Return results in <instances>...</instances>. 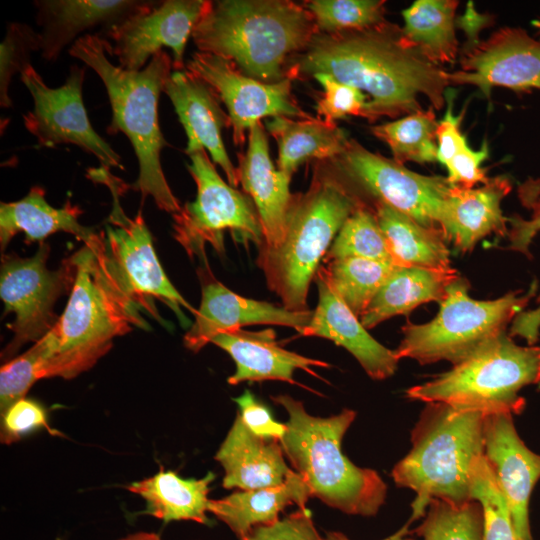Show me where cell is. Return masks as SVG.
Returning <instances> with one entry per match:
<instances>
[{
  "label": "cell",
  "instance_id": "6da1fadb",
  "mask_svg": "<svg viewBox=\"0 0 540 540\" xmlns=\"http://www.w3.org/2000/svg\"><path fill=\"white\" fill-rule=\"evenodd\" d=\"M325 73L368 97L366 119L397 117L421 110L418 96L441 109L449 85L446 71L407 42L397 25L384 22L363 30L318 32L287 68L290 79Z\"/></svg>",
  "mask_w": 540,
  "mask_h": 540
},
{
  "label": "cell",
  "instance_id": "7a4b0ae2",
  "mask_svg": "<svg viewBox=\"0 0 540 540\" xmlns=\"http://www.w3.org/2000/svg\"><path fill=\"white\" fill-rule=\"evenodd\" d=\"M76 272L66 307L52 331L55 347L43 379H72L92 368L115 338L148 322L126 292L106 254L103 231L72 254Z\"/></svg>",
  "mask_w": 540,
  "mask_h": 540
},
{
  "label": "cell",
  "instance_id": "3957f363",
  "mask_svg": "<svg viewBox=\"0 0 540 540\" xmlns=\"http://www.w3.org/2000/svg\"><path fill=\"white\" fill-rule=\"evenodd\" d=\"M319 32L303 4L288 0H218L193 31L198 51L231 61L264 83L287 77L290 60Z\"/></svg>",
  "mask_w": 540,
  "mask_h": 540
},
{
  "label": "cell",
  "instance_id": "277c9868",
  "mask_svg": "<svg viewBox=\"0 0 540 540\" xmlns=\"http://www.w3.org/2000/svg\"><path fill=\"white\" fill-rule=\"evenodd\" d=\"M92 68L102 80L112 109L109 134L123 133L138 160L139 174L132 188L142 198L152 197L156 206L171 215L181 204L173 194L161 166V151L167 142L159 125L158 103L172 73V57L164 50L156 53L141 70L130 71L108 59L106 40L84 34L68 50Z\"/></svg>",
  "mask_w": 540,
  "mask_h": 540
},
{
  "label": "cell",
  "instance_id": "5b68a950",
  "mask_svg": "<svg viewBox=\"0 0 540 540\" xmlns=\"http://www.w3.org/2000/svg\"><path fill=\"white\" fill-rule=\"evenodd\" d=\"M362 204L366 203L327 161H317L308 189L293 195L281 244L258 248L257 265L283 307L309 310L308 292L320 262L346 219Z\"/></svg>",
  "mask_w": 540,
  "mask_h": 540
},
{
  "label": "cell",
  "instance_id": "8992f818",
  "mask_svg": "<svg viewBox=\"0 0 540 540\" xmlns=\"http://www.w3.org/2000/svg\"><path fill=\"white\" fill-rule=\"evenodd\" d=\"M272 400L289 417L280 441L284 454L307 483L312 497L347 514L375 515L385 501L387 486L376 471L352 463L341 447L356 412L345 408L336 415L316 417L289 395L273 396Z\"/></svg>",
  "mask_w": 540,
  "mask_h": 540
},
{
  "label": "cell",
  "instance_id": "52a82bcc",
  "mask_svg": "<svg viewBox=\"0 0 540 540\" xmlns=\"http://www.w3.org/2000/svg\"><path fill=\"white\" fill-rule=\"evenodd\" d=\"M487 415L480 409L427 403L411 432V450L391 472L398 487L416 493L411 523L424 516L433 498L471 500V469L484 454Z\"/></svg>",
  "mask_w": 540,
  "mask_h": 540
},
{
  "label": "cell",
  "instance_id": "ba28073f",
  "mask_svg": "<svg viewBox=\"0 0 540 540\" xmlns=\"http://www.w3.org/2000/svg\"><path fill=\"white\" fill-rule=\"evenodd\" d=\"M540 383V346L517 345L506 333L463 362L431 380L410 387L406 397L445 403L486 413L520 414L525 400L519 391Z\"/></svg>",
  "mask_w": 540,
  "mask_h": 540
},
{
  "label": "cell",
  "instance_id": "9c48e42d",
  "mask_svg": "<svg viewBox=\"0 0 540 540\" xmlns=\"http://www.w3.org/2000/svg\"><path fill=\"white\" fill-rule=\"evenodd\" d=\"M469 287V282L459 276L448 286L431 321L408 322L402 327L403 338L393 350L398 360L409 358L421 365L444 360L453 366L463 362L505 333L535 288L525 295L509 292L494 300H475L468 295Z\"/></svg>",
  "mask_w": 540,
  "mask_h": 540
},
{
  "label": "cell",
  "instance_id": "30bf717a",
  "mask_svg": "<svg viewBox=\"0 0 540 540\" xmlns=\"http://www.w3.org/2000/svg\"><path fill=\"white\" fill-rule=\"evenodd\" d=\"M187 169L196 187V198L172 215L174 238L190 257L204 256L206 244L224 252L226 230L259 247L262 228L255 206L243 191L225 182L206 150L188 155Z\"/></svg>",
  "mask_w": 540,
  "mask_h": 540
},
{
  "label": "cell",
  "instance_id": "8fae6325",
  "mask_svg": "<svg viewBox=\"0 0 540 540\" xmlns=\"http://www.w3.org/2000/svg\"><path fill=\"white\" fill-rule=\"evenodd\" d=\"M49 252V245L42 242L31 257L2 254L0 296L5 314L15 315L8 325L13 337L1 352L4 363L26 343L39 341L53 329L59 319L55 304L62 295L70 293L76 272L73 256L50 270Z\"/></svg>",
  "mask_w": 540,
  "mask_h": 540
},
{
  "label": "cell",
  "instance_id": "7c38bea8",
  "mask_svg": "<svg viewBox=\"0 0 540 540\" xmlns=\"http://www.w3.org/2000/svg\"><path fill=\"white\" fill-rule=\"evenodd\" d=\"M326 161L364 203L382 202L425 227L439 228L441 208L451 189L447 178L413 172L354 139Z\"/></svg>",
  "mask_w": 540,
  "mask_h": 540
},
{
  "label": "cell",
  "instance_id": "4fadbf2b",
  "mask_svg": "<svg viewBox=\"0 0 540 540\" xmlns=\"http://www.w3.org/2000/svg\"><path fill=\"white\" fill-rule=\"evenodd\" d=\"M113 210L103 231L106 254L128 295L146 314L167 326L157 311L155 300L166 304L186 327L189 324L182 308L197 313L168 279L153 246L152 235L141 211L134 218L123 213L118 200V186Z\"/></svg>",
  "mask_w": 540,
  "mask_h": 540
},
{
  "label": "cell",
  "instance_id": "5bb4252c",
  "mask_svg": "<svg viewBox=\"0 0 540 540\" xmlns=\"http://www.w3.org/2000/svg\"><path fill=\"white\" fill-rule=\"evenodd\" d=\"M85 71L72 65L65 83L50 88L32 65L27 67L20 79L33 98V109L23 115L24 126L39 147L75 145L95 156L102 168L123 169L120 155L94 130L88 118L82 98Z\"/></svg>",
  "mask_w": 540,
  "mask_h": 540
},
{
  "label": "cell",
  "instance_id": "9a60e30c",
  "mask_svg": "<svg viewBox=\"0 0 540 540\" xmlns=\"http://www.w3.org/2000/svg\"><path fill=\"white\" fill-rule=\"evenodd\" d=\"M185 69L209 85L226 106L236 146L244 145L246 133L263 118L312 117L295 101L290 78L264 83L245 75L231 61L200 51L190 56Z\"/></svg>",
  "mask_w": 540,
  "mask_h": 540
},
{
  "label": "cell",
  "instance_id": "2e32d148",
  "mask_svg": "<svg viewBox=\"0 0 540 540\" xmlns=\"http://www.w3.org/2000/svg\"><path fill=\"white\" fill-rule=\"evenodd\" d=\"M211 0H164L110 28V56L126 70L138 71L163 47L172 50L174 71L185 70L184 53Z\"/></svg>",
  "mask_w": 540,
  "mask_h": 540
},
{
  "label": "cell",
  "instance_id": "e0dca14e",
  "mask_svg": "<svg viewBox=\"0 0 540 540\" xmlns=\"http://www.w3.org/2000/svg\"><path fill=\"white\" fill-rule=\"evenodd\" d=\"M445 75L449 84L476 86L487 98L493 87L540 90V41L520 28H501L471 47L459 70Z\"/></svg>",
  "mask_w": 540,
  "mask_h": 540
},
{
  "label": "cell",
  "instance_id": "ac0fdd59",
  "mask_svg": "<svg viewBox=\"0 0 540 540\" xmlns=\"http://www.w3.org/2000/svg\"><path fill=\"white\" fill-rule=\"evenodd\" d=\"M484 456L505 495L518 540H533L529 522L532 490L540 479V455L519 437L513 414L490 413L484 426Z\"/></svg>",
  "mask_w": 540,
  "mask_h": 540
},
{
  "label": "cell",
  "instance_id": "d6986e66",
  "mask_svg": "<svg viewBox=\"0 0 540 540\" xmlns=\"http://www.w3.org/2000/svg\"><path fill=\"white\" fill-rule=\"evenodd\" d=\"M312 315V310L291 311L266 301L243 297L221 282L209 279L203 282L200 307L183 342L187 349L199 352L221 333L256 324L290 327L302 335Z\"/></svg>",
  "mask_w": 540,
  "mask_h": 540
},
{
  "label": "cell",
  "instance_id": "ffe728a7",
  "mask_svg": "<svg viewBox=\"0 0 540 540\" xmlns=\"http://www.w3.org/2000/svg\"><path fill=\"white\" fill-rule=\"evenodd\" d=\"M163 92L169 97L187 136L185 153L206 150L219 165L228 183L237 188L238 171L226 151L222 131L231 127L230 118L220 99L203 80L186 69L173 71Z\"/></svg>",
  "mask_w": 540,
  "mask_h": 540
},
{
  "label": "cell",
  "instance_id": "44dd1931",
  "mask_svg": "<svg viewBox=\"0 0 540 540\" xmlns=\"http://www.w3.org/2000/svg\"><path fill=\"white\" fill-rule=\"evenodd\" d=\"M247 148L238 154V179L242 191L257 211L263 235L258 248L275 249L283 239L293 194L291 176L272 162L265 126L258 122L250 128Z\"/></svg>",
  "mask_w": 540,
  "mask_h": 540
},
{
  "label": "cell",
  "instance_id": "7402d4cb",
  "mask_svg": "<svg viewBox=\"0 0 540 540\" xmlns=\"http://www.w3.org/2000/svg\"><path fill=\"white\" fill-rule=\"evenodd\" d=\"M152 0H36V23L41 28V57L54 62L62 51L97 27L104 34L127 18L152 7Z\"/></svg>",
  "mask_w": 540,
  "mask_h": 540
},
{
  "label": "cell",
  "instance_id": "603a6c76",
  "mask_svg": "<svg viewBox=\"0 0 540 540\" xmlns=\"http://www.w3.org/2000/svg\"><path fill=\"white\" fill-rule=\"evenodd\" d=\"M315 280L318 285V304L301 336L322 337L345 348L372 379L384 380L392 376L399 362L394 351L380 344L367 332L360 318L320 274H316Z\"/></svg>",
  "mask_w": 540,
  "mask_h": 540
},
{
  "label": "cell",
  "instance_id": "cb8c5ba5",
  "mask_svg": "<svg viewBox=\"0 0 540 540\" xmlns=\"http://www.w3.org/2000/svg\"><path fill=\"white\" fill-rule=\"evenodd\" d=\"M511 189V181L505 176L489 178L476 188L451 186L438 220L446 239L468 252L491 233L508 235V219L503 216L501 202Z\"/></svg>",
  "mask_w": 540,
  "mask_h": 540
},
{
  "label": "cell",
  "instance_id": "d4e9b609",
  "mask_svg": "<svg viewBox=\"0 0 540 540\" xmlns=\"http://www.w3.org/2000/svg\"><path fill=\"white\" fill-rule=\"evenodd\" d=\"M211 343L227 352L235 362V372L227 379L230 385L265 380L297 384L293 378L297 369L318 377L314 367H330L325 361L284 349L271 328L260 331L232 330L217 335Z\"/></svg>",
  "mask_w": 540,
  "mask_h": 540
},
{
  "label": "cell",
  "instance_id": "484cf974",
  "mask_svg": "<svg viewBox=\"0 0 540 540\" xmlns=\"http://www.w3.org/2000/svg\"><path fill=\"white\" fill-rule=\"evenodd\" d=\"M281 443L255 435L237 416L220 445L215 460L225 471L223 487L254 490L282 485L292 469Z\"/></svg>",
  "mask_w": 540,
  "mask_h": 540
},
{
  "label": "cell",
  "instance_id": "4316f807",
  "mask_svg": "<svg viewBox=\"0 0 540 540\" xmlns=\"http://www.w3.org/2000/svg\"><path fill=\"white\" fill-rule=\"evenodd\" d=\"M311 497L307 483L292 470L282 485L241 490L221 499H210L208 512L225 523L241 539L253 527L279 520V514L290 505L306 508Z\"/></svg>",
  "mask_w": 540,
  "mask_h": 540
},
{
  "label": "cell",
  "instance_id": "83f0119b",
  "mask_svg": "<svg viewBox=\"0 0 540 540\" xmlns=\"http://www.w3.org/2000/svg\"><path fill=\"white\" fill-rule=\"evenodd\" d=\"M81 214L80 207L71 204L70 201L61 208L53 207L45 198V190L40 186H34L18 201L1 202V251L5 250L19 232L24 233L26 243H42L57 232L70 233L84 243L95 232L80 224Z\"/></svg>",
  "mask_w": 540,
  "mask_h": 540
},
{
  "label": "cell",
  "instance_id": "f1b7e54d",
  "mask_svg": "<svg viewBox=\"0 0 540 540\" xmlns=\"http://www.w3.org/2000/svg\"><path fill=\"white\" fill-rule=\"evenodd\" d=\"M458 277L452 267L396 266L360 316V321L366 329H371L396 315L408 314L423 303H440L448 286Z\"/></svg>",
  "mask_w": 540,
  "mask_h": 540
},
{
  "label": "cell",
  "instance_id": "f546056e",
  "mask_svg": "<svg viewBox=\"0 0 540 540\" xmlns=\"http://www.w3.org/2000/svg\"><path fill=\"white\" fill-rule=\"evenodd\" d=\"M265 129L278 146L277 168L291 177L308 160L326 161L337 157L350 140L336 123L319 117L277 116L266 120Z\"/></svg>",
  "mask_w": 540,
  "mask_h": 540
},
{
  "label": "cell",
  "instance_id": "4dcf8cb0",
  "mask_svg": "<svg viewBox=\"0 0 540 540\" xmlns=\"http://www.w3.org/2000/svg\"><path fill=\"white\" fill-rule=\"evenodd\" d=\"M214 479L212 472L200 479H186L161 467L155 475L135 481L126 489L145 500L146 508L141 514L165 523L184 520L209 524L206 514L210 500L208 494Z\"/></svg>",
  "mask_w": 540,
  "mask_h": 540
},
{
  "label": "cell",
  "instance_id": "1f68e13d",
  "mask_svg": "<svg viewBox=\"0 0 540 540\" xmlns=\"http://www.w3.org/2000/svg\"><path fill=\"white\" fill-rule=\"evenodd\" d=\"M370 206L395 265L451 268L447 239L440 228L425 227L382 202Z\"/></svg>",
  "mask_w": 540,
  "mask_h": 540
},
{
  "label": "cell",
  "instance_id": "d6a6232c",
  "mask_svg": "<svg viewBox=\"0 0 540 540\" xmlns=\"http://www.w3.org/2000/svg\"><path fill=\"white\" fill-rule=\"evenodd\" d=\"M458 1L417 0L402 11L404 38L424 57L443 66L455 61L458 40L455 12Z\"/></svg>",
  "mask_w": 540,
  "mask_h": 540
},
{
  "label": "cell",
  "instance_id": "836d02e7",
  "mask_svg": "<svg viewBox=\"0 0 540 540\" xmlns=\"http://www.w3.org/2000/svg\"><path fill=\"white\" fill-rule=\"evenodd\" d=\"M325 263L317 273L359 318L397 266L390 261L359 257Z\"/></svg>",
  "mask_w": 540,
  "mask_h": 540
},
{
  "label": "cell",
  "instance_id": "e575fe53",
  "mask_svg": "<svg viewBox=\"0 0 540 540\" xmlns=\"http://www.w3.org/2000/svg\"><path fill=\"white\" fill-rule=\"evenodd\" d=\"M436 121L433 108L418 110L402 118L371 127V133L385 142L400 164L437 161Z\"/></svg>",
  "mask_w": 540,
  "mask_h": 540
},
{
  "label": "cell",
  "instance_id": "d590c367",
  "mask_svg": "<svg viewBox=\"0 0 540 540\" xmlns=\"http://www.w3.org/2000/svg\"><path fill=\"white\" fill-rule=\"evenodd\" d=\"M414 532L423 540H483V511L475 500H430L424 520Z\"/></svg>",
  "mask_w": 540,
  "mask_h": 540
},
{
  "label": "cell",
  "instance_id": "8d00e7d4",
  "mask_svg": "<svg viewBox=\"0 0 540 540\" xmlns=\"http://www.w3.org/2000/svg\"><path fill=\"white\" fill-rule=\"evenodd\" d=\"M359 257L393 263L373 208L362 204L346 219L323 262Z\"/></svg>",
  "mask_w": 540,
  "mask_h": 540
},
{
  "label": "cell",
  "instance_id": "74e56055",
  "mask_svg": "<svg viewBox=\"0 0 540 540\" xmlns=\"http://www.w3.org/2000/svg\"><path fill=\"white\" fill-rule=\"evenodd\" d=\"M470 496L483 511V540H518L508 502L484 454L475 458Z\"/></svg>",
  "mask_w": 540,
  "mask_h": 540
},
{
  "label": "cell",
  "instance_id": "f35d334b",
  "mask_svg": "<svg viewBox=\"0 0 540 540\" xmlns=\"http://www.w3.org/2000/svg\"><path fill=\"white\" fill-rule=\"evenodd\" d=\"M303 5L321 33L363 30L386 20L382 0H310Z\"/></svg>",
  "mask_w": 540,
  "mask_h": 540
},
{
  "label": "cell",
  "instance_id": "ab89813d",
  "mask_svg": "<svg viewBox=\"0 0 540 540\" xmlns=\"http://www.w3.org/2000/svg\"><path fill=\"white\" fill-rule=\"evenodd\" d=\"M53 349L51 331L27 351L5 362L0 369V411L26 397L34 383L43 379L46 359Z\"/></svg>",
  "mask_w": 540,
  "mask_h": 540
},
{
  "label": "cell",
  "instance_id": "60d3db41",
  "mask_svg": "<svg viewBox=\"0 0 540 540\" xmlns=\"http://www.w3.org/2000/svg\"><path fill=\"white\" fill-rule=\"evenodd\" d=\"M39 31L21 22H9L0 44V106H13L9 96V86L16 74H21L31 66V55L40 52Z\"/></svg>",
  "mask_w": 540,
  "mask_h": 540
},
{
  "label": "cell",
  "instance_id": "b9f144b4",
  "mask_svg": "<svg viewBox=\"0 0 540 540\" xmlns=\"http://www.w3.org/2000/svg\"><path fill=\"white\" fill-rule=\"evenodd\" d=\"M311 78L322 86L323 91L316 104V112L328 123L348 116L366 119L368 97L358 88L339 82L325 73H316Z\"/></svg>",
  "mask_w": 540,
  "mask_h": 540
},
{
  "label": "cell",
  "instance_id": "7bdbcfd3",
  "mask_svg": "<svg viewBox=\"0 0 540 540\" xmlns=\"http://www.w3.org/2000/svg\"><path fill=\"white\" fill-rule=\"evenodd\" d=\"M518 195L523 206L531 211V216L524 219L515 215L508 219L511 225L508 230L509 249L529 256L532 240L540 231V178H530L522 183ZM538 301L540 302V296Z\"/></svg>",
  "mask_w": 540,
  "mask_h": 540
},
{
  "label": "cell",
  "instance_id": "ee69618b",
  "mask_svg": "<svg viewBox=\"0 0 540 540\" xmlns=\"http://www.w3.org/2000/svg\"><path fill=\"white\" fill-rule=\"evenodd\" d=\"M239 540H329L317 531L308 508L295 512L271 524L258 525Z\"/></svg>",
  "mask_w": 540,
  "mask_h": 540
},
{
  "label": "cell",
  "instance_id": "f6af8a7d",
  "mask_svg": "<svg viewBox=\"0 0 540 540\" xmlns=\"http://www.w3.org/2000/svg\"><path fill=\"white\" fill-rule=\"evenodd\" d=\"M38 428H45L55 434L48 425L45 409L34 400L26 397L20 399L1 414L0 438L3 444H12Z\"/></svg>",
  "mask_w": 540,
  "mask_h": 540
},
{
  "label": "cell",
  "instance_id": "bcb514c9",
  "mask_svg": "<svg viewBox=\"0 0 540 540\" xmlns=\"http://www.w3.org/2000/svg\"><path fill=\"white\" fill-rule=\"evenodd\" d=\"M488 155L487 141L482 143L479 150L471 149L467 143L462 145L445 166L448 171L446 178L449 184L460 188H473L478 183H486L489 178L481 164L488 158Z\"/></svg>",
  "mask_w": 540,
  "mask_h": 540
},
{
  "label": "cell",
  "instance_id": "7dc6e473",
  "mask_svg": "<svg viewBox=\"0 0 540 540\" xmlns=\"http://www.w3.org/2000/svg\"><path fill=\"white\" fill-rule=\"evenodd\" d=\"M233 400L238 405V414L250 431L265 439L282 440L287 430L286 423L274 420L268 408L258 402L249 390Z\"/></svg>",
  "mask_w": 540,
  "mask_h": 540
},
{
  "label": "cell",
  "instance_id": "c3c4849f",
  "mask_svg": "<svg viewBox=\"0 0 540 540\" xmlns=\"http://www.w3.org/2000/svg\"><path fill=\"white\" fill-rule=\"evenodd\" d=\"M448 109L442 120L437 124V161L446 166L462 145L467 143L461 131L463 114L454 115L452 112V98H449Z\"/></svg>",
  "mask_w": 540,
  "mask_h": 540
},
{
  "label": "cell",
  "instance_id": "681fc988",
  "mask_svg": "<svg viewBox=\"0 0 540 540\" xmlns=\"http://www.w3.org/2000/svg\"><path fill=\"white\" fill-rule=\"evenodd\" d=\"M410 524L411 522L408 521L402 528H400L394 534H392L391 536L383 540H414L412 537H410V532H409ZM327 538L329 540H351L345 534L341 532H336V531L328 532Z\"/></svg>",
  "mask_w": 540,
  "mask_h": 540
},
{
  "label": "cell",
  "instance_id": "f907efd6",
  "mask_svg": "<svg viewBox=\"0 0 540 540\" xmlns=\"http://www.w3.org/2000/svg\"><path fill=\"white\" fill-rule=\"evenodd\" d=\"M119 540H161L160 536L152 532H137Z\"/></svg>",
  "mask_w": 540,
  "mask_h": 540
},
{
  "label": "cell",
  "instance_id": "816d5d0a",
  "mask_svg": "<svg viewBox=\"0 0 540 540\" xmlns=\"http://www.w3.org/2000/svg\"><path fill=\"white\" fill-rule=\"evenodd\" d=\"M534 25H535V26L539 29V31H540V21L534 22Z\"/></svg>",
  "mask_w": 540,
  "mask_h": 540
},
{
  "label": "cell",
  "instance_id": "f5cc1de1",
  "mask_svg": "<svg viewBox=\"0 0 540 540\" xmlns=\"http://www.w3.org/2000/svg\"><path fill=\"white\" fill-rule=\"evenodd\" d=\"M56 540H61L60 538H57Z\"/></svg>",
  "mask_w": 540,
  "mask_h": 540
}]
</instances>
